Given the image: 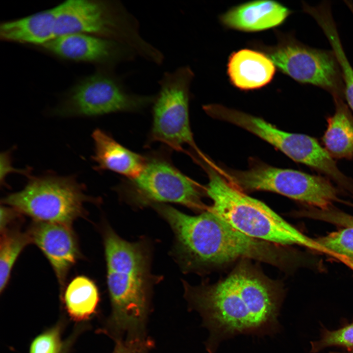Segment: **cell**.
Instances as JSON below:
<instances>
[{"instance_id": "9a60e30c", "label": "cell", "mask_w": 353, "mask_h": 353, "mask_svg": "<svg viewBox=\"0 0 353 353\" xmlns=\"http://www.w3.org/2000/svg\"><path fill=\"white\" fill-rule=\"evenodd\" d=\"M293 12L273 0H256L232 7L220 16L226 27L244 32H258L282 24Z\"/></svg>"}, {"instance_id": "83f0119b", "label": "cell", "mask_w": 353, "mask_h": 353, "mask_svg": "<svg viewBox=\"0 0 353 353\" xmlns=\"http://www.w3.org/2000/svg\"><path fill=\"white\" fill-rule=\"evenodd\" d=\"M330 256H333L353 271V257H348L335 253H332Z\"/></svg>"}, {"instance_id": "7402d4cb", "label": "cell", "mask_w": 353, "mask_h": 353, "mask_svg": "<svg viewBox=\"0 0 353 353\" xmlns=\"http://www.w3.org/2000/svg\"><path fill=\"white\" fill-rule=\"evenodd\" d=\"M0 292L6 287L12 268L24 248L31 243L28 232L6 229L0 232Z\"/></svg>"}, {"instance_id": "4fadbf2b", "label": "cell", "mask_w": 353, "mask_h": 353, "mask_svg": "<svg viewBox=\"0 0 353 353\" xmlns=\"http://www.w3.org/2000/svg\"><path fill=\"white\" fill-rule=\"evenodd\" d=\"M42 47L68 60L101 64L130 60L136 55L121 43L83 33L57 36Z\"/></svg>"}, {"instance_id": "ffe728a7", "label": "cell", "mask_w": 353, "mask_h": 353, "mask_svg": "<svg viewBox=\"0 0 353 353\" xmlns=\"http://www.w3.org/2000/svg\"><path fill=\"white\" fill-rule=\"evenodd\" d=\"M306 13L322 29L335 54L342 72L345 86V99L353 111V68L344 50L332 16L331 4L328 1H323L317 5L309 6Z\"/></svg>"}, {"instance_id": "277c9868", "label": "cell", "mask_w": 353, "mask_h": 353, "mask_svg": "<svg viewBox=\"0 0 353 353\" xmlns=\"http://www.w3.org/2000/svg\"><path fill=\"white\" fill-rule=\"evenodd\" d=\"M208 209L245 235L284 246L297 245L328 254L316 240L303 234L263 202L246 195L212 168H208Z\"/></svg>"}, {"instance_id": "cb8c5ba5", "label": "cell", "mask_w": 353, "mask_h": 353, "mask_svg": "<svg viewBox=\"0 0 353 353\" xmlns=\"http://www.w3.org/2000/svg\"><path fill=\"white\" fill-rule=\"evenodd\" d=\"M336 346L353 350V323L334 330L324 329L321 338L311 342V352L316 353L326 348Z\"/></svg>"}, {"instance_id": "e0dca14e", "label": "cell", "mask_w": 353, "mask_h": 353, "mask_svg": "<svg viewBox=\"0 0 353 353\" xmlns=\"http://www.w3.org/2000/svg\"><path fill=\"white\" fill-rule=\"evenodd\" d=\"M92 136L95 170L112 171L132 179L142 172L147 164L144 157L125 148L100 129H95Z\"/></svg>"}, {"instance_id": "5b68a950", "label": "cell", "mask_w": 353, "mask_h": 353, "mask_svg": "<svg viewBox=\"0 0 353 353\" xmlns=\"http://www.w3.org/2000/svg\"><path fill=\"white\" fill-rule=\"evenodd\" d=\"M57 36L83 33L114 40L151 61L158 50L143 39L136 19L118 2L68 0L55 6Z\"/></svg>"}, {"instance_id": "8fae6325", "label": "cell", "mask_w": 353, "mask_h": 353, "mask_svg": "<svg viewBox=\"0 0 353 353\" xmlns=\"http://www.w3.org/2000/svg\"><path fill=\"white\" fill-rule=\"evenodd\" d=\"M155 96L136 94L114 76L97 73L82 80L68 93L56 110L62 116L94 117L140 110Z\"/></svg>"}, {"instance_id": "8992f818", "label": "cell", "mask_w": 353, "mask_h": 353, "mask_svg": "<svg viewBox=\"0 0 353 353\" xmlns=\"http://www.w3.org/2000/svg\"><path fill=\"white\" fill-rule=\"evenodd\" d=\"M85 190L75 176L48 174L30 176L22 190L7 195L1 202L36 221L71 226L83 215L84 203L96 201Z\"/></svg>"}, {"instance_id": "5bb4252c", "label": "cell", "mask_w": 353, "mask_h": 353, "mask_svg": "<svg viewBox=\"0 0 353 353\" xmlns=\"http://www.w3.org/2000/svg\"><path fill=\"white\" fill-rule=\"evenodd\" d=\"M31 243L50 263L61 285L79 256L77 241L71 226L36 221L27 232Z\"/></svg>"}, {"instance_id": "603a6c76", "label": "cell", "mask_w": 353, "mask_h": 353, "mask_svg": "<svg viewBox=\"0 0 353 353\" xmlns=\"http://www.w3.org/2000/svg\"><path fill=\"white\" fill-rule=\"evenodd\" d=\"M328 252L353 257V227H345L316 239Z\"/></svg>"}, {"instance_id": "d4e9b609", "label": "cell", "mask_w": 353, "mask_h": 353, "mask_svg": "<svg viewBox=\"0 0 353 353\" xmlns=\"http://www.w3.org/2000/svg\"><path fill=\"white\" fill-rule=\"evenodd\" d=\"M61 346L59 328H54L34 339L30 346V353H60Z\"/></svg>"}, {"instance_id": "4316f807", "label": "cell", "mask_w": 353, "mask_h": 353, "mask_svg": "<svg viewBox=\"0 0 353 353\" xmlns=\"http://www.w3.org/2000/svg\"><path fill=\"white\" fill-rule=\"evenodd\" d=\"M20 213L13 208L5 205L0 207V232L8 228V226L14 219L16 216Z\"/></svg>"}, {"instance_id": "44dd1931", "label": "cell", "mask_w": 353, "mask_h": 353, "mask_svg": "<svg viewBox=\"0 0 353 353\" xmlns=\"http://www.w3.org/2000/svg\"><path fill=\"white\" fill-rule=\"evenodd\" d=\"M100 297L94 281L84 276H79L67 285L64 301L70 317L76 321L87 320L95 312Z\"/></svg>"}, {"instance_id": "2e32d148", "label": "cell", "mask_w": 353, "mask_h": 353, "mask_svg": "<svg viewBox=\"0 0 353 353\" xmlns=\"http://www.w3.org/2000/svg\"><path fill=\"white\" fill-rule=\"evenodd\" d=\"M276 67L263 52L243 49L232 52L227 64V75L232 85L243 91L258 89L273 79Z\"/></svg>"}, {"instance_id": "d6986e66", "label": "cell", "mask_w": 353, "mask_h": 353, "mask_svg": "<svg viewBox=\"0 0 353 353\" xmlns=\"http://www.w3.org/2000/svg\"><path fill=\"white\" fill-rule=\"evenodd\" d=\"M332 98L335 111L327 119L324 147L333 158L353 159V115L344 99Z\"/></svg>"}, {"instance_id": "52a82bcc", "label": "cell", "mask_w": 353, "mask_h": 353, "mask_svg": "<svg viewBox=\"0 0 353 353\" xmlns=\"http://www.w3.org/2000/svg\"><path fill=\"white\" fill-rule=\"evenodd\" d=\"M273 46L254 44L281 72L297 82L319 87L332 97L345 99V86L338 61L332 50L309 47L293 34L277 32Z\"/></svg>"}, {"instance_id": "7a4b0ae2", "label": "cell", "mask_w": 353, "mask_h": 353, "mask_svg": "<svg viewBox=\"0 0 353 353\" xmlns=\"http://www.w3.org/2000/svg\"><path fill=\"white\" fill-rule=\"evenodd\" d=\"M157 211L173 229L177 257L185 270H207L239 259L282 265L283 246L245 235L209 209L191 216L162 204Z\"/></svg>"}, {"instance_id": "ba28073f", "label": "cell", "mask_w": 353, "mask_h": 353, "mask_svg": "<svg viewBox=\"0 0 353 353\" xmlns=\"http://www.w3.org/2000/svg\"><path fill=\"white\" fill-rule=\"evenodd\" d=\"M220 117L254 134L294 161L323 174L340 189L353 194V179L340 170L334 159L315 138L281 130L261 118L227 107L222 109Z\"/></svg>"}, {"instance_id": "30bf717a", "label": "cell", "mask_w": 353, "mask_h": 353, "mask_svg": "<svg viewBox=\"0 0 353 353\" xmlns=\"http://www.w3.org/2000/svg\"><path fill=\"white\" fill-rule=\"evenodd\" d=\"M194 76L188 66L163 75L153 101V140L176 149L184 144L194 146L189 117L190 89Z\"/></svg>"}, {"instance_id": "6da1fadb", "label": "cell", "mask_w": 353, "mask_h": 353, "mask_svg": "<svg viewBox=\"0 0 353 353\" xmlns=\"http://www.w3.org/2000/svg\"><path fill=\"white\" fill-rule=\"evenodd\" d=\"M184 286L190 306L199 312L209 331L205 343L208 353L239 334L272 335L279 330L282 287L247 260L215 283Z\"/></svg>"}, {"instance_id": "7c38bea8", "label": "cell", "mask_w": 353, "mask_h": 353, "mask_svg": "<svg viewBox=\"0 0 353 353\" xmlns=\"http://www.w3.org/2000/svg\"><path fill=\"white\" fill-rule=\"evenodd\" d=\"M132 197L140 204L155 202L177 203L196 209L203 208L197 185L167 162L153 160L147 163L133 179Z\"/></svg>"}, {"instance_id": "ac0fdd59", "label": "cell", "mask_w": 353, "mask_h": 353, "mask_svg": "<svg viewBox=\"0 0 353 353\" xmlns=\"http://www.w3.org/2000/svg\"><path fill=\"white\" fill-rule=\"evenodd\" d=\"M55 7L0 24L1 39L42 47L55 37Z\"/></svg>"}, {"instance_id": "9c48e42d", "label": "cell", "mask_w": 353, "mask_h": 353, "mask_svg": "<svg viewBox=\"0 0 353 353\" xmlns=\"http://www.w3.org/2000/svg\"><path fill=\"white\" fill-rule=\"evenodd\" d=\"M228 174L232 183L243 191L274 192L321 209L342 202L339 190L328 178L319 176L259 162L247 170Z\"/></svg>"}, {"instance_id": "3957f363", "label": "cell", "mask_w": 353, "mask_h": 353, "mask_svg": "<svg viewBox=\"0 0 353 353\" xmlns=\"http://www.w3.org/2000/svg\"><path fill=\"white\" fill-rule=\"evenodd\" d=\"M104 245L112 309L109 327L116 336H143L153 282L149 252L144 243L127 242L109 227Z\"/></svg>"}, {"instance_id": "f1b7e54d", "label": "cell", "mask_w": 353, "mask_h": 353, "mask_svg": "<svg viewBox=\"0 0 353 353\" xmlns=\"http://www.w3.org/2000/svg\"><path fill=\"white\" fill-rule=\"evenodd\" d=\"M331 353H353V350L350 351H346L345 352H333Z\"/></svg>"}, {"instance_id": "f546056e", "label": "cell", "mask_w": 353, "mask_h": 353, "mask_svg": "<svg viewBox=\"0 0 353 353\" xmlns=\"http://www.w3.org/2000/svg\"><path fill=\"white\" fill-rule=\"evenodd\" d=\"M349 9L350 10L351 12L353 14V5H351L349 7Z\"/></svg>"}, {"instance_id": "484cf974", "label": "cell", "mask_w": 353, "mask_h": 353, "mask_svg": "<svg viewBox=\"0 0 353 353\" xmlns=\"http://www.w3.org/2000/svg\"><path fill=\"white\" fill-rule=\"evenodd\" d=\"M153 341L144 337L127 338L125 341L118 340L113 353H148Z\"/></svg>"}, {"instance_id": "4dcf8cb0", "label": "cell", "mask_w": 353, "mask_h": 353, "mask_svg": "<svg viewBox=\"0 0 353 353\" xmlns=\"http://www.w3.org/2000/svg\"></svg>"}]
</instances>
